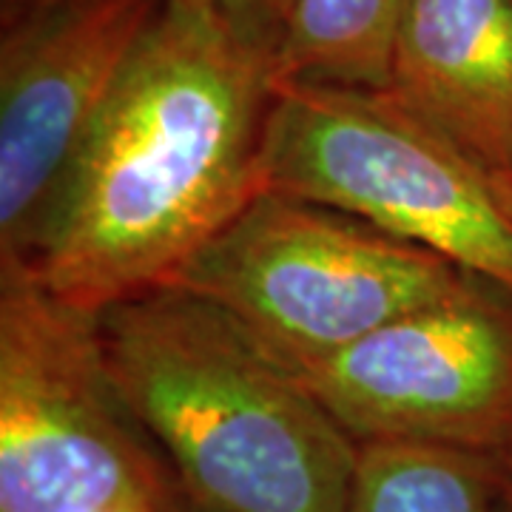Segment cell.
<instances>
[{
  "instance_id": "6da1fadb",
  "label": "cell",
  "mask_w": 512,
  "mask_h": 512,
  "mask_svg": "<svg viewBox=\"0 0 512 512\" xmlns=\"http://www.w3.org/2000/svg\"><path fill=\"white\" fill-rule=\"evenodd\" d=\"M274 43L191 0H163L83 140L26 259L97 316L174 282L265 191Z\"/></svg>"
},
{
  "instance_id": "7a4b0ae2",
  "label": "cell",
  "mask_w": 512,
  "mask_h": 512,
  "mask_svg": "<svg viewBox=\"0 0 512 512\" xmlns=\"http://www.w3.org/2000/svg\"><path fill=\"white\" fill-rule=\"evenodd\" d=\"M94 325L120 402L188 498L214 512H348L356 441L225 313L165 285Z\"/></svg>"
},
{
  "instance_id": "3957f363",
  "label": "cell",
  "mask_w": 512,
  "mask_h": 512,
  "mask_svg": "<svg viewBox=\"0 0 512 512\" xmlns=\"http://www.w3.org/2000/svg\"><path fill=\"white\" fill-rule=\"evenodd\" d=\"M268 191L353 214L512 296V185L387 89L276 80Z\"/></svg>"
},
{
  "instance_id": "277c9868",
  "label": "cell",
  "mask_w": 512,
  "mask_h": 512,
  "mask_svg": "<svg viewBox=\"0 0 512 512\" xmlns=\"http://www.w3.org/2000/svg\"><path fill=\"white\" fill-rule=\"evenodd\" d=\"M478 282L444 256L353 214L265 188L171 285L225 313L282 367H296Z\"/></svg>"
},
{
  "instance_id": "5b68a950",
  "label": "cell",
  "mask_w": 512,
  "mask_h": 512,
  "mask_svg": "<svg viewBox=\"0 0 512 512\" xmlns=\"http://www.w3.org/2000/svg\"><path fill=\"white\" fill-rule=\"evenodd\" d=\"M177 481L111 384L92 313L0 262V512L165 510Z\"/></svg>"
},
{
  "instance_id": "8992f818",
  "label": "cell",
  "mask_w": 512,
  "mask_h": 512,
  "mask_svg": "<svg viewBox=\"0 0 512 512\" xmlns=\"http://www.w3.org/2000/svg\"><path fill=\"white\" fill-rule=\"evenodd\" d=\"M285 370L353 441L512 453V296L487 282Z\"/></svg>"
},
{
  "instance_id": "52a82bcc",
  "label": "cell",
  "mask_w": 512,
  "mask_h": 512,
  "mask_svg": "<svg viewBox=\"0 0 512 512\" xmlns=\"http://www.w3.org/2000/svg\"><path fill=\"white\" fill-rule=\"evenodd\" d=\"M163 0H23L0 18V262H26Z\"/></svg>"
},
{
  "instance_id": "ba28073f",
  "label": "cell",
  "mask_w": 512,
  "mask_h": 512,
  "mask_svg": "<svg viewBox=\"0 0 512 512\" xmlns=\"http://www.w3.org/2000/svg\"><path fill=\"white\" fill-rule=\"evenodd\" d=\"M384 89L512 185V0H407Z\"/></svg>"
},
{
  "instance_id": "9c48e42d",
  "label": "cell",
  "mask_w": 512,
  "mask_h": 512,
  "mask_svg": "<svg viewBox=\"0 0 512 512\" xmlns=\"http://www.w3.org/2000/svg\"><path fill=\"white\" fill-rule=\"evenodd\" d=\"M348 512H504V458L427 441H356Z\"/></svg>"
},
{
  "instance_id": "30bf717a",
  "label": "cell",
  "mask_w": 512,
  "mask_h": 512,
  "mask_svg": "<svg viewBox=\"0 0 512 512\" xmlns=\"http://www.w3.org/2000/svg\"><path fill=\"white\" fill-rule=\"evenodd\" d=\"M407 0H293L279 77L384 89Z\"/></svg>"
},
{
  "instance_id": "8fae6325",
  "label": "cell",
  "mask_w": 512,
  "mask_h": 512,
  "mask_svg": "<svg viewBox=\"0 0 512 512\" xmlns=\"http://www.w3.org/2000/svg\"><path fill=\"white\" fill-rule=\"evenodd\" d=\"M214 9L217 15L237 23L239 29L274 43L279 49L285 26L291 18L293 0H191Z\"/></svg>"
},
{
  "instance_id": "7c38bea8",
  "label": "cell",
  "mask_w": 512,
  "mask_h": 512,
  "mask_svg": "<svg viewBox=\"0 0 512 512\" xmlns=\"http://www.w3.org/2000/svg\"><path fill=\"white\" fill-rule=\"evenodd\" d=\"M168 512H214V510L202 507L200 501L188 498V495L177 487V490H174V498H171V507H168Z\"/></svg>"
},
{
  "instance_id": "4fadbf2b",
  "label": "cell",
  "mask_w": 512,
  "mask_h": 512,
  "mask_svg": "<svg viewBox=\"0 0 512 512\" xmlns=\"http://www.w3.org/2000/svg\"><path fill=\"white\" fill-rule=\"evenodd\" d=\"M504 512H512V453L504 458Z\"/></svg>"
},
{
  "instance_id": "5bb4252c",
  "label": "cell",
  "mask_w": 512,
  "mask_h": 512,
  "mask_svg": "<svg viewBox=\"0 0 512 512\" xmlns=\"http://www.w3.org/2000/svg\"><path fill=\"white\" fill-rule=\"evenodd\" d=\"M23 0H0V18H6V15H12L15 9H18Z\"/></svg>"
},
{
  "instance_id": "9a60e30c",
  "label": "cell",
  "mask_w": 512,
  "mask_h": 512,
  "mask_svg": "<svg viewBox=\"0 0 512 512\" xmlns=\"http://www.w3.org/2000/svg\"><path fill=\"white\" fill-rule=\"evenodd\" d=\"M168 507H171V504H168ZM168 507H165V510H131V512H168Z\"/></svg>"
}]
</instances>
